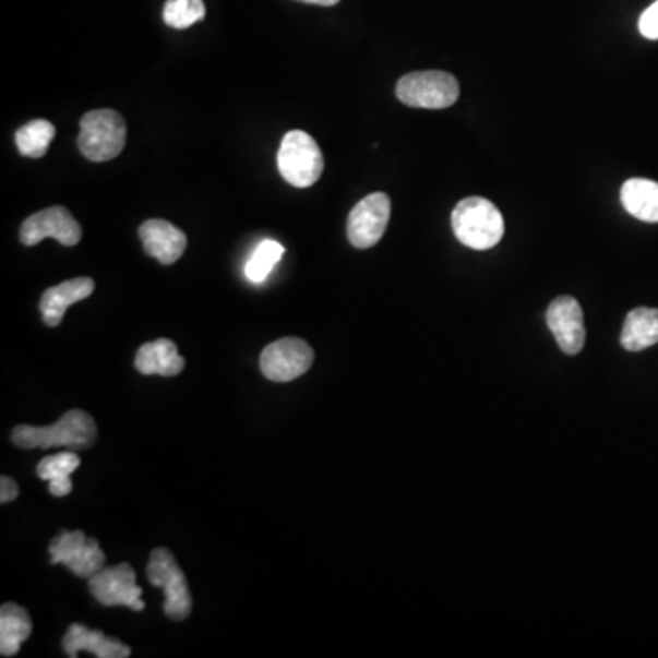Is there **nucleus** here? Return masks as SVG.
<instances>
[{
    "mask_svg": "<svg viewBox=\"0 0 658 658\" xmlns=\"http://www.w3.org/2000/svg\"><path fill=\"white\" fill-rule=\"evenodd\" d=\"M284 253H286V248L280 242L271 240V238L262 240L254 249V253L251 254V259L248 260L246 270H243L248 280L253 282V284H262V282L267 280V276L271 275V271L275 270V265L280 262Z\"/></svg>",
    "mask_w": 658,
    "mask_h": 658,
    "instance_id": "obj_22",
    "label": "nucleus"
},
{
    "mask_svg": "<svg viewBox=\"0 0 658 658\" xmlns=\"http://www.w3.org/2000/svg\"><path fill=\"white\" fill-rule=\"evenodd\" d=\"M17 495V483H15L12 478L2 476V479H0V501H2V503H10V501L15 500Z\"/></svg>",
    "mask_w": 658,
    "mask_h": 658,
    "instance_id": "obj_25",
    "label": "nucleus"
},
{
    "mask_svg": "<svg viewBox=\"0 0 658 658\" xmlns=\"http://www.w3.org/2000/svg\"><path fill=\"white\" fill-rule=\"evenodd\" d=\"M127 143V124L116 110H92L81 119L77 137L80 151L86 159L103 164L118 158Z\"/></svg>",
    "mask_w": 658,
    "mask_h": 658,
    "instance_id": "obj_3",
    "label": "nucleus"
},
{
    "mask_svg": "<svg viewBox=\"0 0 658 658\" xmlns=\"http://www.w3.org/2000/svg\"><path fill=\"white\" fill-rule=\"evenodd\" d=\"M83 237V229L70 211L64 207H50L32 214L21 227V242L24 246H37L45 238H56L57 242L72 248Z\"/></svg>",
    "mask_w": 658,
    "mask_h": 658,
    "instance_id": "obj_11",
    "label": "nucleus"
},
{
    "mask_svg": "<svg viewBox=\"0 0 658 658\" xmlns=\"http://www.w3.org/2000/svg\"><path fill=\"white\" fill-rule=\"evenodd\" d=\"M96 289V282L88 276L62 282L59 286L46 289L40 299V313L46 326L56 327L62 322V316L70 306L88 299Z\"/></svg>",
    "mask_w": 658,
    "mask_h": 658,
    "instance_id": "obj_14",
    "label": "nucleus"
},
{
    "mask_svg": "<svg viewBox=\"0 0 658 658\" xmlns=\"http://www.w3.org/2000/svg\"><path fill=\"white\" fill-rule=\"evenodd\" d=\"M48 551L53 565H67L80 578H92L107 563L99 541L88 538L83 530H62L51 540Z\"/></svg>",
    "mask_w": 658,
    "mask_h": 658,
    "instance_id": "obj_7",
    "label": "nucleus"
},
{
    "mask_svg": "<svg viewBox=\"0 0 658 658\" xmlns=\"http://www.w3.org/2000/svg\"><path fill=\"white\" fill-rule=\"evenodd\" d=\"M81 465V459L73 452H61L56 456L45 457L37 465V476L50 483V494L56 498H62L72 492V476L73 470H77Z\"/></svg>",
    "mask_w": 658,
    "mask_h": 658,
    "instance_id": "obj_20",
    "label": "nucleus"
},
{
    "mask_svg": "<svg viewBox=\"0 0 658 658\" xmlns=\"http://www.w3.org/2000/svg\"><path fill=\"white\" fill-rule=\"evenodd\" d=\"M620 343L627 351H642L658 344V310L636 308L625 316Z\"/></svg>",
    "mask_w": 658,
    "mask_h": 658,
    "instance_id": "obj_18",
    "label": "nucleus"
},
{
    "mask_svg": "<svg viewBox=\"0 0 658 658\" xmlns=\"http://www.w3.org/2000/svg\"><path fill=\"white\" fill-rule=\"evenodd\" d=\"M32 635L28 611L17 603H4L0 609V655L13 657Z\"/></svg>",
    "mask_w": 658,
    "mask_h": 658,
    "instance_id": "obj_19",
    "label": "nucleus"
},
{
    "mask_svg": "<svg viewBox=\"0 0 658 658\" xmlns=\"http://www.w3.org/2000/svg\"><path fill=\"white\" fill-rule=\"evenodd\" d=\"M62 647L68 657L75 658L80 651H91L97 658L130 657V647L116 638H108L103 631H92L85 625L72 624L68 627Z\"/></svg>",
    "mask_w": 658,
    "mask_h": 658,
    "instance_id": "obj_15",
    "label": "nucleus"
},
{
    "mask_svg": "<svg viewBox=\"0 0 658 658\" xmlns=\"http://www.w3.org/2000/svg\"><path fill=\"white\" fill-rule=\"evenodd\" d=\"M313 349L302 338H280L260 355V370L273 383H289L302 378L313 364Z\"/></svg>",
    "mask_w": 658,
    "mask_h": 658,
    "instance_id": "obj_8",
    "label": "nucleus"
},
{
    "mask_svg": "<svg viewBox=\"0 0 658 658\" xmlns=\"http://www.w3.org/2000/svg\"><path fill=\"white\" fill-rule=\"evenodd\" d=\"M135 368L143 375L175 378L186 368V359L178 354V346L172 340L158 338L154 343L143 344L137 349Z\"/></svg>",
    "mask_w": 658,
    "mask_h": 658,
    "instance_id": "obj_16",
    "label": "nucleus"
},
{
    "mask_svg": "<svg viewBox=\"0 0 658 658\" xmlns=\"http://www.w3.org/2000/svg\"><path fill=\"white\" fill-rule=\"evenodd\" d=\"M140 238L146 253L158 260L159 264H175L186 253V232L165 219H146L140 227Z\"/></svg>",
    "mask_w": 658,
    "mask_h": 658,
    "instance_id": "obj_13",
    "label": "nucleus"
},
{
    "mask_svg": "<svg viewBox=\"0 0 658 658\" xmlns=\"http://www.w3.org/2000/svg\"><path fill=\"white\" fill-rule=\"evenodd\" d=\"M392 216L388 194L373 192L362 198L348 216V240L354 248L370 249L383 238Z\"/></svg>",
    "mask_w": 658,
    "mask_h": 658,
    "instance_id": "obj_9",
    "label": "nucleus"
},
{
    "mask_svg": "<svg viewBox=\"0 0 658 658\" xmlns=\"http://www.w3.org/2000/svg\"><path fill=\"white\" fill-rule=\"evenodd\" d=\"M276 164L282 178L292 187L308 189L321 180L324 156L321 146L302 130H291L284 135Z\"/></svg>",
    "mask_w": 658,
    "mask_h": 658,
    "instance_id": "obj_4",
    "label": "nucleus"
},
{
    "mask_svg": "<svg viewBox=\"0 0 658 658\" xmlns=\"http://www.w3.org/2000/svg\"><path fill=\"white\" fill-rule=\"evenodd\" d=\"M53 137H56V127L46 119H35V121L24 124L23 129L17 130L15 143H17L19 153L23 156L39 159L48 153Z\"/></svg>",
    "mask_w": 658,
    "mask_h": 658,
    "instance_id": "obj_21",
    "label": "nucleus"
},
{
    "mask_svg": "<svg viewBox=\"0 0 658 658\" xmlns=\"http://www.w3.org/2000/svg\"><path fill=\"white\" fill-rule=\"evenodd\" d=\"M97 439L94 417L83 410H70L51 427H29L21 424L13 428L12 441L19 448H56L67 446L70 451L91 448Z\"/></svg>",
    "mask_w": 658,
    "mask_h": 658,
    "instance_id": "obj_1",
    "label": "nucleus"
},
{
    "mask_svg": "<svg viewBox=\"0 0 658 658\" xmlns=\"http://www.w3.org/2000/svg\"><path fill=\"white\" fill-rule=\"evenodd\" d=\"M205 19L203 0H167L164 8V21L175 29L191 28L192 24Z\"/></svg>",
    "mask_w": 658,
    "mask_h": 658,
    "instance_id": "obj_23",
    "label": "nucleus"
},
{
    "mask_svg": "<svg viewBox=\"0 0 658 658\" xmlns=\"http://www.w3.org/2000/svg\"><path fill=\"white\" fill-rule=\"evenodd\" d=\"M547 326L563 354L578 355L584 349V311L573 297H558L547 310Z\"/></svg>",
    "mask_w": 658,
    "mask_h": 658,
    "instance_id": "obj_12",
    "label": "nucleus"
},
{
    "mask_svg": "<svg viewBox=\"0 0 658 658\" xmlns=\"http://www.w3.org/2000/svg\"><path fill=\"white\" fill-rule=\"evenodd\" d=\"M91 591L97 602L112 608H124L143 611L145 602L141 600L140 585L135 584V571L129 563H119L116 567H105L91 578Z\"/></svg>",
    "mask_w": 658,
    "mask_h": 658,
    "instance_id": "obj_10",
    "label": "nucleus"
},
{
    "mask_svg": "<svg viewBox=\"0 0 658 658\" xmlns=\"http://www.w3.org/2000/svg\"><path fill=\"white\" fill-rule=\"evenodd\" d=\"M146 578L165 591L164 611L172 620H186L192 611L191 591L186 574L169 549H154L146 565Z\"/></svg>",
    "mask_w": 658,
    "mask_h": 658,
    "instance_id": "obj_6",
    "label": "nucleus"
},
{
    "mask_svg": "<svg viewBox=\"0 0 658 658\" xmlns=\"http://www.w3.org/2000/svg\"><path fill=\"white\" fill-rule=\"evenodd\" d=\"M638 29L646 39L658 40V0L642 13Z\"/></svg>",
    "mask_w": 658,
    "mask_h": 658,
    "instance_id": "obj_24",
    "label": "nucleus"
},
{
    "mask_svg": "<svg viewBox=\"0 0 658 658\" xmlns=\"http://www.w3.org/2000/svg\"><path fill=\"white\" fill-rule=\"evenodd\" d=\"M395 94L406 107L441 110L459 99V83L448 72H414L400 77Z\"/></svg>",
    "mask_w": 658,
    "mask_h": 658,
    "instance_id": "obj_5",
    "label": "nucleus"
},
{
    "mask_svg": "<svg viewBox=\"0 0 658 658\" xmlns=\"http://www.w3.org/2000/svg\"><path fill=\"white\" fill-rule=\"evenodd\" d=\"M299 2H306V4H316V7H337L340 0H299Z\"/></svg>",
    "mask_w": 658,
    "mask_h": 658,
    "instance_id": "obj_26",
    "label": "nucleus"
},
{
    "mask_svg": "<svg viewBox=\"0 0 658 658\" xmlns=\"http://www.w3.org/2000/svg\"><path fill=\"white\" fill-rule=\"evenodd\" d=\"M625 211L647 224H658V183L646 178H631L620 191Z\"/></svg>",
    "mask_w": 658,
    "mask_h": 658,
    "instance_id": "obj_17",
    "label": "nucleus"
},
{
    "mask_svg": "<svg viewBox=\"0 0 658 658\" xmlns=\"http://www.w3.org/2000/svg\"><path fill=\"white\" fill-rule=\"evenodd\" d=\"M452 229L463 246L484 251L500 243L505 232V222L494 203L472 196L457 203L452 213Z\"/></svg>",
    "mask_w": 658,
    "mask_h": 658,
    "instance_id": "obj_2",
    "label": "nucleus"
}]
</instances>
